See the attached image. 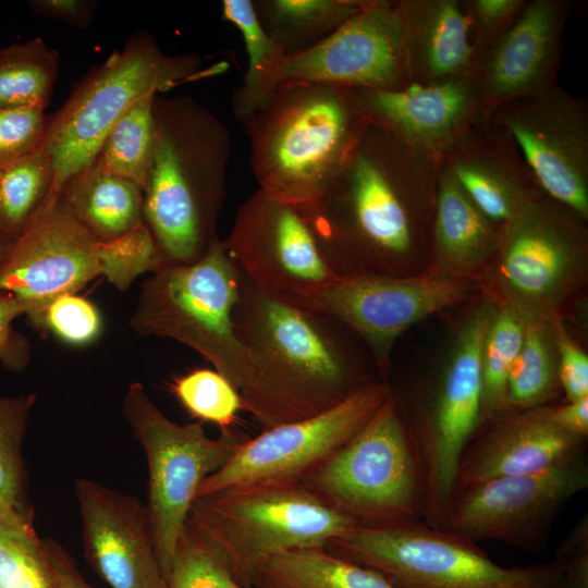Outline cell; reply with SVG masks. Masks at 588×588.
<instances>
[{
  "instance_id": "27",
  "label": "cell",
  "mask_w": 588,
  "mask_h": 588,
  "mask_svg": "<svg viewBox=\"0 0 588 588\" xmlns=\"http://www.w3.org/2000/svg\"><path fill=\"white\" fill-rule=\"evenodd\" d=\"M59 198L70 213L102 243L115 241L144 222V191L97 160L64 185Z\"/></svg>"
},
{
  "instance_id": "35",
  "label": "cell",
  "mask_w": 588,
  "mask_h": 588,
  "mask_svg": "<svg viewBox=\"0 0 588 588\" xmlns=\"http://www.w3.org/2000/svg\"><path fill=\"white\" fill-rule=\"evenodd\" d=\"M51 183L52 166L40 148L0 167V230L19 237L44 205Z\"/></svg>"
},
{
  "instance_id": "10",
  "label": "cell",
  "mask_w": 588,
  "mask_h": 588,
  "mask_svg": "<svg viewBox=\"0 0 588 588\" xmlns=\"http://www.w3.org/2000/svg\"><path fill=\"white\" fill-rule=\"evenodd\" d=\"M150 267V247L142 234L102 243L58 198L44 203L10 244L0 264V292L13 295L28 316L100 275L124 291Z\"/></svg>"
},
{
  "instance_id": "25",
  "label": "cell",
  "mask_w": 588,
  "mask_h": 588,
  "mask_svg": "<svg viewBox=\"0 0 588 588\" xmlns=\"http://www.w3.org/2000/svg\"><path fill=\"white\" fill-rule=\"evenodd\" d=\"M412 85L474 74L476 58L461 0H395Z\"/></svg>"
},
{
  "instance_id": "11",
  "label": "cell",
  "mask_w": 588,
  "mask_h": 588,
  "mask_svg": "<svg viewBox=\"0 0 588 588\" xmlns=\"http://www.w3.org/2000/svg\"><path fill=\"white\" fill-rule=\"evenodd\" d=\"M122 412L146 455V506L167 580L200 483L219 470L247 437L233 429L211 438L201 421L181 425L169 419L140 382L127 388Z\"/></svg>"
},
{
  "instance_id": "30",
  "label": "cell",
  "mask_w": 588,
  "mask_h": 588,
  "mask_svg": "<svg viewBox=\"0 0 588 588\" xmlns=\"http://www.w3.org/2000/svg\"><path fill=\"white\" fill-rule=\"evenodd\" d=\"M552 317L530 319L509 378L505 409L547 406L562 392Z\"/></svg>"
},
{
  "instance_id": "4",
  "label": "cell",
  "mask_w": 588,
  "mask_h": 588,
  "mask_svg": "<svg viewBox=\"0 0 588 588\" xmlns=\"http://www.w3.org/2000/svg\"><path fill=\"white\" fill-rule=\"evenodd\" d=\"M240 122L258 189L296 209L323 194L368 124L354 88L309 82L278 85Z\"/></svg>"
},
{
  "instance_id": "46",
  "label": "cell",
  "mask_w": 588,
  "mask_h": 588,
  "mask_svg": "<svg viewBox=\"0 0 588 588\" xmlns=\"http://www.w3.org/2000/svg\"><path fill=\"white\" fill-rule=\"evenodd\" d=\"M29 5L36 14L62 21L77 28L91 25L96 2L88 0H32Z\"/></svg>"
},
{
  "instance_id": "22",
  "label": "cell",
  "mask_w": 588,
  "mask_h": 588,
  "mask_svg": "<svg viewBox=\"0 0 588 588\" xmlns=\"http://www.w3.org/2000/svg\"><path fill=\"white\" fill-rule=\"evenodd\" d=\"M370 124L436 160L488 118L474 75L401 90L354 88Z\"/></svg>"
},
{
  "instance_id": "44",
  "label": "cell",
  "mask_w": 588,
  "mask_h": 588,
  "mask_svg": "<svg viewBox=\"0 0 588 588\" xmlns=\"http://www.w3.org/2000/svg\"><path fill=\"white\" fill-rule=\"evenodd\" d=\"M24 315L19 301L11 294L0 292V364L11 371H22L30 359V344L13 327Z\"/></svg>"
},
{
  "instance_id": "3",
  "label": "cell",
  "mask_w": 588,
  "mask_h": 588,
  "mask_svg": "<svg viewBox=\"0 0 588 588\" xmlns=\"http://www.w3.org/2000/svg\"><path fill=\"white\" fill-rule=\"evenodd\" d=\"M154 120L144 222L159 268L191 265L220 238L217 225L228 192L231 134L220 118L186 95H157Z\"/></svg>"
},
{
  "instance_id": "19",
  "label": "cell",
  "mask_w": 588,
  "mask_h": 588,
  "mask_svg": "<svg viewBox=\"0 0 588 588\" xmlns=\"http://www.w3.org/2000/svg\"><path fill=\"white\" fill-rule=\"evenodd\" d=\"M223 243L241 272L272 292L306 296L339 279L301 212L260 189L238 206Z\"/></svg>"
},
{
  "instance_id": "28",
  "label": "cell",
  "mask_w": 588,
  "mask_h": 588,
  "mask_svg": "<svg viewBox=\"0 0 588 588\" xmlns=\"http://www.w3.org/2000/svg\"><path fill=\"white\" fill-rule=\"evenodd\" d=\"M250 588H395L382 575L324 548L302 549L271 558Z\"/></svg>"
},
{
  "instance_id": "42",
  "label": "cell",
  "mask_w": 588,
  "mask_h": 588,
  "mask_svg": "<svg viewBox=\"0 0 588 588\" xmlns=\"http://www.w3.org/2000/svg\"><path fill=\"white\" fill-rule=\"evenodd\" d=\"M527 0H461L478 58L514 23Z\"/></svg>"
},
{
  "instance_id": "39",
  "label": "cell",
  "mask_w": 588,
  "mask_h": 588,
  "mask_svg": "<svg viewBox=\"0 0 588 588\" xmlns=\"http://www.w3.org/2000/svg\"><path fill=\"white\" fill-rule=\"evenodd\" d=\"M168 588H235L217 551L187 520L179 537L167 576Z\"/></svg>"
},
{
  "instance_id": "50",
  "label": "cell",
  "mask_w": 588,
  "mask_h": 588,
  "mask_svg": "<svg viewBox=\"0 0 588 588\" xmlns=\"http://www.w3.org/2000/svg\"><path fill=\"white\" fill-rule=\"evenodd\" d=\"M235 588H243V587H241L238 584H236V587H235Z\"/></svg>"
},
{
  "instance_id": "8",
  "label": "cell",
  "mask_w": 588,
  "mask_h": 588,
  "mask_svg": "<svg viewBox=\"0 0 588 588\" xmlns=\"http://www.w3.org/2000/svg\"><path fill=\"white\" fill-rule=\"evenodd\" d=\"M301 483L356 526L424 520L425 470L393 391L370 420Z\"/></svg>"
},
{
  "instance_id": "24",
  "label": "cell",
  "mask_w": 588,
  "mask_h": 588,
  "mask_svg": "<svg viewBox=\"0 0 588 588\" xmlns=\"http://www.w3.org/2000/svg\"><path fill=\"white\" fill-rule=\"evenodd\" d=\"M474 204L502 225L542 193L510 133L483 118L438 159Z\"/></svg>"
},
{
  "instance_id": "5",
  "label": "cell",
  "mask_w": 588,
  "mask_h": 588,
  "mask_svg": "<svg viewBox=\"0 0 588 588\" xmlns=\"http://www.w3.org/2000/svg\"><path fill=\"white\" fill-rule=\"evenodd\" d=\"M225 68L224 63L205 66L196 54H168L150 34H133L120 50L94 66L48 118L39 147L52 166L45 203L56 201L69 180L96 159L110 128L139 99L215 76Z\"/></svg>"
},
{
  "instance_id": "49",
  "label": "cell",
  "mask_w": 588,
  "mask_h": 588,
  "mask_svg": "<svg viewBox=\"0 0 588 588\" xmlns=\"http://www.w3.org/2000/svg\"><path fill=\"white\" fill-rule=\"evenodd\" d=\"M13 238L0 230V264L12 243Z\"/></svg>"
},
{
  "instance_id": "36",
  "label": "cell",
  "mask_w": 588,
  "mask_h": 588,
  "mask_svg": "<svg viewBox=\"0 0 588 588\" xmlns=\"http://www.w3.org/2000/svg\"><path fill=\"white\" fill-rule=\"evenodd\" d=\"M0 588H58L45 541L33 523L2 512Z\"/></svg>"
},
{
  "instance_id": "37",
  "label": "cell",
  "mask_w": 588,
  "mask_h": 588,
  "mask_svg": "<svg viewBox=\"0 0 588 588\" xmlns=\"http://www.w3.org/2000/svg\"><path fill=\"white\" fill-rule=\"evenodd\" d=\"M222 16L238 29L247 53V69L242 85L232 97L233 112L240 121L265 75L285 53L265 29L253 0H223Z\"/></svg>"
},
{
  "instance_id": "20",
  "label": "cell",
  "mask_w": 588,
  "mask_h": 588,
  "mask_svg": "<svg viewBox=\"0 0 588 588\" xmlns=\"http://www.w3.org/2000/svg\"><path fill=\"white\" fill-rule=\"evenodd\" d=\"M74 492L85 556L97 574L111 588H168L146 504L85 478Z\"/></svg>"
},
{
  "instance_id": "12",
  "label": "cell",
  "mask_w": 588,
  "mask_h": 588,
  "mask_svg": "<svg viewBox=\"0 0 588 588\" xmlns=\"http://www.w3.org/2000/svg\"><path fill=\"white\" fill-rule=\"evenodd\" d=\"M495 309L491 299L473 309L437 378L411 413L402 411L426 476L422 522L434 528L454 491L460 457L482 424L481 350Z\"/></svg>"
},
{
  "instance_id": "31",
  "label": "cell",
  "mask_w": 588,
  "mask_h": 588,
  "mask_svg": "<svg viewBox=\"0 0 588 588\" xmlns=\"http://www.w3.org/2000/svg\"><path fill=\"white\" fill-rule=\"evenodd\" d=\"M59 54L41 38L0 48V108L47 107Z\"/></svg>"
},
{
  "instance_id": "32",
  "label": "cell",
  "mask_w": 588,
  "mask_h": 588,
  "mask_svg": "<svg viewBox=\"0 0 588 588\" xmlns=\"http://www.w3.org/2000/svg\"><path fill=\"white\" fill-rule=\"evenodd\" d=\"M156 96L149 94L143 97L119 118L106 135L95 159L105 169L136 183L143 191L154 157Z\"/></svg>"
},
{
  "instance_id": "23",
  "label": "cell",
  "mask_w": 588,
  "mask_h": 588,
  "mask_svg": "<svg viewBox=\"0 0 588 588\" xmlns=\"http://www.w3.org/2000/svg\"><path fill=\"white\" fill-rule=\"evenodd\" d=\"M547 406L503 409L487 419L460 457L454 489L537 471L585 449L586 439L556 427Z\"/></svg>"
},
{
  "instance_id": "48",
  "label": "cell",
  "mask_w": 588,
  "mask_h": 588,
  "mask_svg": "<svg viewBox=\"0 0 588 588\" xmlns=\"http://www.w3.org/2000/svg\"><path fill=\"white\" fill-rule=\"evenodd\" d=\"M44 541L58 588H93L61 544L50 538H46Z\"/></svg>"
},
{
  "instance_id": "2",
  "label": "cell",
  "mask_w": 588,
  "mask_h": 588,
  "mask_svg": "<svg viewBox=\"0 0 588 588\" xmlns=\"http://www.w3.org/2000/svg\"><path fill=\"white\" fill-rule=\"evenodd\" d=\"M233 324L254 363L244 411L264 429L321 414L379 381L364 371L345 324L243 273Z\"/></svg>"
},
{
  "instance_id": "6",
  "label": "cell",
  "mask_w": 588,
  "mask_h": 588,
  "mask_svg": "<svg viewBox=\"0 0 588 588\" xmlns=\"http://www.w3.org/2000/svg\"><path fill=\"white\" fill-rule=\"evenodd\" d=\"M187 520L217 551L234 581L250 588L271 558L326 548L356 524L303 483L267 481L197 497Z\"/></svg>"
},
{
  "instance_id": "13",
  "label": "cell",
  "mask_w": 588,
  "mask_h": 588,
  "mask_svg": "<svg viewBox=\"0 0 588 588\" xmlns=\"http://www.w3.org/2000/svg\"><path fill=\"white\" fill-rule=\"evenodd\" d=\"M585 220L543 193L501 226L492 259L502 303L530 319L551 318L586 259Z\"/></svg>"
},
{
  "instance_id": "33",
  "label": "cell",
  "mask_w": 588,
  "mask_h": 588,
  "mask_svg": "<svg viewBox=\"0 0 588 588\" xmlns=\"http://www.w3.org/2000/svg\"><path fill=\"white\" fill-rule=\"evenodd\" d=\"M36 394L0 396V512L33 523L23 442Z\"/></svg>"
},
{
  "instance_id": "38",
  "label": "cell",
  "mask_w": 588,
  "mask_h": 588,
  "mask_svg": "<svg viewBox=\"0 0 588 588\" xmlns=\"http://www.w3.org/2000/svg\"><path fill=\"white\" fill-rule=\"evenodd\" d=\"M171 391L192 416L218 426L221 432L233 430L238 412L244 411L237 390L215 369L182 375L172 381Z\"/></svg>"
},
{
  "instance_id": "17",
  "label": "cell",
  "mask_w": 588,
  "mask_h": 588,
  "mask_svg": "<svg viewBox=\"0 0 588 588\" xmlns=\"http://www.w3.org/2000/svg\"><path fill=\"white\" fill-rule=\"evenodd\" d=\"M479 289L470 278L362 274L339 278L310 295H291L351 329L387 380L391 351L409 327ZM290 295V294H289Z\"/></svg>"
},
{
  "instance_id": "15",
  "label": "cell",
  "mask_w": 588,
  "mask_h": 588,
  "mask_svg": "<svg viewBox=\"0 0 588 588\" xmlns=\"http://www.w3.org/2000/svg\"><path fill=\"white\" fill-rule=\"evenodd\" d=\"M291 82L375 90L411 86L395 0H368L314 47L284 54L262 78L243 118L260 106L278 85Z\"/></svg>"
},
{
  "instance_id": "16",
  "label": "cell",
  "mask_w": 588,
  "mask_h": 588,
  "mask_svg": "<svg viewBox=\"0 0 588 588\" xmlns=\"http://www.w3.org/2000/svg\"><path fill=\"white\" fill-rule=\"evenodd\" d=\"M391 392L389 381L373 382L321 414L247 438L203 480L196 498L256 482H302L370 420Z\"/></svg>"
},
{
  "instance_id": "40",
  "label": "cell",
  "mask_w": 588,
  "mask_h": 588,
  "mask_svg": "<svg viewBox=\"0 0 588 588\" xmlns=\"http://www.w3.org/2000/svg\"><path fill=\"white\" fill-rule=\"evenodd\" d=\"M26 317L38 330L48 331L73 346L93 343L102 329L96 306L76 294L59 295Z\"/></svg>"
},
{
  "instance_id": "26",
  "label": "cell",
  "mask_w": 588,
  "mask_h": 588,
  "mask_svg": "<svg viewBox=\"0 0 588 588\" xmlns=\"http://www.w3.org/2000/svg\"><path fill=\"white\" fill-rule=\"evenodd\" d=\"M437 168L430 242L436 266L433 274L470 278V273L493 258L502 225L474 204L444 167L437 162Z\"/></svg>"
},
{
  "instance_id": "34",
  "label": "cell",
  "mask_w": 588,
  "mask_h": 588,
  "mask_svg": "<svg viewBox=\"0 0 588 588\" xmlns=\"http://www.w3.org/2000/svg\"><path fill=\"white\" fill-rule=\"evenodd\" d=\"M529 320L503 303L497 306L491 318L481 350L482 424L505 409L507 378L523 346Z\"/></svg>"
},
{
  "instance_id": "47",
  "label": "cell",
  "mask_w": 588,
  "mask_h": 588,
  "mask_svg": "<svg viewBox=\"0 0 588 588\" xmlns=\"http://www.w3.org/2000/svg\"><path fill=\"white\" fill-rule=\"evenodd\" d=\"M553 424L562 431L580 439L588 436V396L567 401L559 406H547Z\"/></svg>"
},
{
  "instance_id": "7",
  "label": "cell",
  "mask_w": 588,
  "mask_h": 588,
  "mask_svg": "<svg viewBox=\"0 0 588 588\" xmlns=\"http://www.w3.org/2000/svg\"><path fill=\"white\" fill-rule=\"evenodd\" d=\"M151 273L130 318L132 329L191 347L238 393L246 390L254 378V363L233 324L242 272L223 240L194 264L164 266Z\"/></svg>"
},
{
  "instance_id": "45",
  "label": "cell",
  "mask_w": 588,
  "mask_h": 588,
  "mask_svg": "<svg viewBox=\"0 0 588 588\" xmlns=\"http://www.w3.org/2000/svg\"><path fill=\"white\" fill-rule=\"evenodd\" d=\"M562 566V588H588V515L585 514L555 550Z\"/></svg>"
},
{
  "instance_id": "41",
  "label": "cell",
  "mask_w": 588,
  "mask_h": 588,
  "mask_svg": "<svg viewBox=\"0 0 588 588\" xmlns=\"http://www.w3.org/2000/svg\"><path fill=\"white\" fill-rule=\"evenodd\" d=\"M48 118L35 107L0 108V167L36 151Z\"/></svg>"
},
{
  "instance_id": "1",
  "label": "cell",
  "mask_w": 588,
  "mask_h": 588,
  "mask_svg": "<svg viewBox=\"0 0 588 588\" xmlns=\"http://www.w3.org/2000/svg\"><path fill=\"white\" fill-rule=\"evenodd\" d=\"M436 159L370 124L313 204L297 209L338 278L397 275L427 233Z\"/></svg>"
},
{
  "instance_id": "43",
  "label": "cell",
  "mask_w": 588,
  "mask_h": 588,
  "mask_svg": "<svg viewBox=\"0 0 588 588\" xmlns=\"http://www.w3.org/2000/svg\"><path fill=\"white\" fill-rule=\"evenodd\" d=\"M558 378L567 401L588 396V356L571 339L563 323L552 317Z\"/></svg>"
},
{
  "instance_id": "14",
  "label": "cell",
  "mask_w": 588,
  "mask_h": 588,
  "mask_svg": "<svg viewBox=\"0 0 588 588\" xmlns=\"http://www.w3.org/2000/svg\"><path fill=\"white\" fill-rule=\"evenodd\" d=\"M587 487L585 448L537 471L455 488L438 528L474 542L494 540L540 552L563 505Z\"/></svg>"
},
{
  "instance_id": "9",
  "label": "cell",
  "mask_w": 588,
  "mask_h": 588,
  "mask_svg": "<svg viewBox=\"0 0 588 588\" xmlns=\"http://www.w3.org/2000/svg\"><path fill=\"white\" fill-rule=\"evenodd\" d=\"M329 552L376 571L395 588H562L558 559L527 566L493 562L477 542L422 520L355 526Z\"/></svg>"
},
{
  "instance_id": "18",
  "label": "cell",
  "mask_w": 588,
  "mask_h": 588,
  "mask_svg": "<svg viewBox=\"0 0 588 588\" xmlns=\"http://www.w3.org/2000/svg\"><path fill=\"white\" fill-rule=\"evenodd\" d=\"M505 128L543 194L588 220V102L559 83L490 115Z\"/></svg>"
},
{
  "instance_id": "29",
  "label": "cell",
  "mask_w": 588,
  "mask_h": 588,
  "mask_svg": "<svg viewBox=\"0 0 588 588\" xmlns=\"http://www.w3.org/2000/svg\"><path fill=\"white\" fill-rule=\"evenodd\" d=\"M257 15L285 54L314 47L368 0H256Z\"/></svg>"
},
{
  "instance_id": "21",
  "label": "cell",
  "mask_w": 588,
  "mask_h": 588,
  "mask_svg": "<svg viewBox=\"0 0 588 588\" xmlns=\"http://www.w3.org/2000/svg\"><path fill=\"white\" fill-rule=\"evenodd\" d=\"M568 0H527L522 12L477 60L474 78L485 113L558 83Z\"/></svg>"
}]
</instances>
